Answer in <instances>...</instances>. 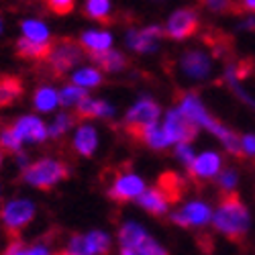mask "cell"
Listing matches in <instances>:
<instances>
[{
  "mask_svg": "<svg viewBox=\"0 0 255 255\" xmlns=\"http://www.w3.org/2000/svg\"><path fill=\"white\" fill-rule=\"evenodd\" d=\"M212 225L233 243H241L247 237L249 210L235 190H233V192H225V196L221 198L219 210L215 212V217H212Z\"/></svg>",
  "mask_w": 255,
  "mask_h": 255,
  "instance_id": "cell-1",
  "label": "cell"
},
{
  "mask_svg": "<svg viewBox=\"0 0 255 255\" xmlns=\"http://www.w3.org/2000/svg\"><path fill=\"white\" fill-rule=\"evenodd\" d=\"M84 57H86V51H84L80 41L70 37H59V39H53L49 55L45 57L43 63L55 78H61L68 72H72V68H76Z\"/></svg>",
  "mask_w": 255,
  "mask_h": 255,
  "instance_id": "cell-2",
  "label": "cell"
},
{
  "mask_svg": "<svg viewBox=\"0 0 255 255\" xmlns=\"http://www.w3.org/2000/svg\"><path fill=\"white\" fill-rule=\"evenodd\" d=\"M68 176H70L68 163H63L59 159H51V157L31 163L23 172L25 182L39 188V190H49L55 184H59L61 180H66Z\"/></svg>",
  "mask_w": 255,
  "mask_h": 255,
  "instance_id": "cell-3",
  "label": "cell"
},
{
  "mask_svg": "<svg viewBox=\"0 0 255 255\" xmlns=\"http://www.w3.org/2000/svg\"><path fill=\"white\" fill-rule=\"evenodd\" d=\"M33 219H35V206L31 200H10L6 206H2V212H0L4 233L10 239H18L20 231Z\"/></svg>",
  "mask_w": 255,
  "mask_h": 255,
  "instance_id": "cell-4",
  "label": "cell"
},
{
  "mask_svg": "<svg viewBox=\"0 0 255 255\" xmlns=\"http://www.w3.org/2000/svg\"><path fill=\"white\" fill-rule=\"evenodd\" d=\"M198 29H200L198 10L190 8V6H182L169 14V18L165 20L163 33H165V37L174 39V41H184V39L194 37L198 33Z\"/></svg>",
  "mask_w": 255,
  "mask_h": 255,
  "instance_id": "cell-5",
  "label": "cell"
},
{
  "mask_svg": "<svg viewBox=\"0 0 255 255\" xmlns=\"http://www.w3.org/2000/svg\"><path fill=\"white\" fill-rule=\"evenodd\" d=\"M178 100H180V109L192 119L198 127H204L206 131H210L212 135H217L219 139L227 133V127H223L215 117H210L208 115V111L204 109V104L200 102V98L196 96V94H192V92H182L180 96H178Z\"/></svg>",
  "mask_w": 255,
  "mask_h": 255,
  "instance_id": "cell-6",
  "label": "cell"
},
{
  "mask_svg": "<svg viewBox=\"0 0 255 255\" xmlns=\"http://www.w3.org/2000/svg\"><path fill=\"white\" fill-rule=\"evenodd\" d=\"M163 129L172 143H192L198 135L200 127L178 106V109H169L165 113Z\"/></svg>",
  "mask_w": 255,
  "mask_h": 255,
  "instance_id": "cell-7",
  "label": "cell"
},
{
  "mask_svg": "<svg viewBox=\"0 0 255 255\" xmlns=\"http://www.w3.org/2000/svg\"><path fill=\"white\" fill-rule=\"evenodd\" d=\"M111 239L100 231H92L88 235H72L66 247L68 255H109Z\"/></svg>",
  "mask_w": 255,
  "mask_h": 255,
  "instance_id": "cell-8",
  "label": "cell"
},
{
  "mask_svg": "<svg viewBox=\"0 0 255 255\" xmlns=\"http://www.w3.org/2000/svg\"><path fill=\"white\" fill-rule=\"evenodd\" d=\"M159 115H161L159 104L155 100L145 96V98L137 100L131 109L127 111V115H125V131L133 133L137 129H143V127H147V125H153V123H157Z\"/></svg>",
  "mask_w": 255,
  "mask_h": 255,
  "instance_id": "cell-9",
  "label": "cell"
},
{
  "mask_svg": "<svg viewBox=\"0 0 255 255\" xmlns=\"http://www.w3.org/2000/svg\"><path fill=\"white\" fill-rule=\"evenodd\" d=\"M145 192V184L135 174H117L109 184V196L115 202H129Z\"/></svg>",
  "mask_w": 255,
  "mask_h": 255,
  "instance_id": "cell-10",
  "label": "cell"
},
{
  "mask_svg": "<svg viewBox=\"0 0 255 255\" xmlns=\"http://www.w3.org/2000/svg\"><path fill=\"white\" fill-rule=\"evenodd\" d=\"M180 68L190 80H206L212 70V57L202 49H188L180 57Z\"/></svg>",
  "mask_w": 255,
  "mask_h": 255,
  "instance_id": "cell-11",
  "label": "cell"
},
{
  "mask_svg": "<svg viewBox=\"0 0 255 255\" xmlns=\"http://www.w3.org/2000/svg\"><path fill=\"white\" fill-rule=\"evenodd\" d=\"M161 37H165L163 27L147 25L143 29H131L127 33V45L137 53H151L153 49H157V43Z\"/></svg>",
  "mask_w": 255,
  "mask_h": 255,
  "instance_id": "cell-12",
  "label": "cell"
},
{
  "mask_svg": "<svg viewBox=\"0 0 255 255\" xmlns=\"http://www.w3.org/2000/svg\"><path fill=\"white\" fill-rule=\"evenodd\" d=\"M223 167V159L219 153H212V151H206L202 155H196L194 161L188 165V174H190V180H194L196 184L204 182V180H210L215 178Z\"/></svg>",
  "mask_w": 255,
  "mask_h": 255,
  "instance_id": "cell-13",
  "label": "cell"
},
{
  "mask_svg": "<svg viewBox=\"0 0 255 255\" xmlns=\"http://www.w3.org/2000/svg\"><path fill=\"white\" fill-rule=\"evenodd\" d=\"M212 219L210 206L204 202H190L180 212H174L172 221L180 227H204Z\"/></svg>",
  "mask_w": 255,
  "mask_h": 255,
  "instance_id": "cell-14",
  "label": "cell"
},
{
  "mask_svg": "<svg viewBox=\"0 0 255 255\" xmlns=\"http://www.w3.org/2000/svg\"><path fill=\"white\" fill-rule=\"evenodd\" d=\"M135 141H139V143H143L145 147H149V149H153V151H163V149H167L169 147V137H167V133H165V129L163 127H159L157 123H153V125H147V127H143V129H137V131H133V133H129Z\"/></svg>",
  "mask_w": 255,
  "mask_h": 255,
  "instance_id": "cell-15",
  "label": "cell"
},
{
  "mask_svg": "<svg viewBox=\"0 0 255 255\" xmlns=\"http://www.w3.org/2000/svg\"><path fill=\"white\" fill-rule=\"evenodd\" d=\"M14 131L23 141H31V143H41L45 141L49 135V129L45 127L43 121H39L37 117H20L14 121Z\"/></svg>",
  "mask_w": 255,
  "mask_h": 255,
  "instance_id": "cell-16",
  "label": "cell"
},
{
  "mask_svg": "<svg viewBox=\"0 0 255 255\" xmlns=\"http://www.w3.org/2000/svg\"><path fill=\"white\" fill-rule=\"evenodd\" d=\"M53 43V41H51ZM51 43H39V41H33L29 37H20L16 39L14 43V53L20 59H27V61H45V57L49 55Z\"/></svg>",
  "mask_w": 255,
  "mask_h": 255,
  "instance_id": "cell-17",
  "label": "cell"
},
{
  "mask_svg": "<svg viewBox=\"0 0 255 255\" xmlns=\"http://www.w3.org/2000/svg\"><path fill=\"white\" fill-rule=\"evenodd\" d=\"M80 43L86 51V55H92V53H100V51H106L113 47V35L109 31H98V29H90V31H84L80 35Z\"/></svg>",
  "mask_w": 255,
  "mask_h": 255,
  "instance_id": "cell-18",
  "label": "cell"
},
{
  "mask_svg": "<svg viewBox=\"0 0 255 255\" xmlns=\"http://www.w3.org/2000/svg\"><path fill=\"white\" fill-rule=\"evenodd\" d=\"M88 59H92L96 63V68H100L102 72H109V74H115V72H121L129 66V59L127 55H123L121 51L117 49H106V51H100V53H92L88 55Z\"/></svg>",
  "mask_w": 255,
  "mask_h": 255,
  "instance_id": "cell-19",
  "label": "cell"
},
{
  "mask_svg": "<svg viewBox=\"0 0 255 255\" xmlns=\"http://www.w3.org/2000/svg\"><path fill=\"white\" fill-rule=\"evenodd\" d=\"M115 113V109L104 102V100H94V98H86L82 100L78 106H76V117L78 121H92V119H104V117H111Z\"/></svg>",
  "mask_w": 255,
  "mask_h": 255,
  "instance_id": "cell-20",
  "label": "cell"
},
{
  "mask_svg": "<svg viewBox=\"0 0 255 255\" xmlns=\"http://www.w3.org/2000/svg\"><path fill=\"white\" fill-rule=\"evenodd\" d=\"M184 178L178 176L176 172H163L157 180V188L161 190V192L165 194V198L169 200V204H174V202H180L182 196H184Z\"/></svg>",
  "mask_w": 255,
  "mask_h": 255,
  "instance_id": "cell-21",
  "label": "cell"
},
{
  "mask_svg": "<svg viewBox=\"0 0 255 255\" xmlns=\"http://www.w3.org/2000/svg\"><path fill=\"white\" fill-rule=\"evenodd\" d=\"M139 204H141L143 210L149 212V215L161 217V215H165V210L169 206V200L165 198V194L161 192L159 188H151V190H145V192L139 196Z\"/></svg>",
  "mask_w": 255,
  "mask_h": 255,
  "instance_id": "cell-22",
  "label": "cell"
},
{
  "mask_svg": "<svg viewBox=\"0 0 255 255\" xmlns=\"http://www.w3.org/2000/svg\"><path fill=\"white\" fill-rule=\"evenodd\" d=\"M96 145H98V137H96V131H94V127L90 125H82L76 137H74V149L76 153L84 155V157H90L96 149Z\"/></svg>",
  "mask_w": 255,
  "mask_h": 255,
  "instance_id": "cell-23",
  "label": "cell"
},
{
  "mask_svg": "<svg viewBox=\"0 0 255 255\" xmlns=\"http://www.w3.org/2000/svg\"><path fill=\"white\" fill-rule=\"evenodd\" d=\"M149 237L147 233L135 225V223H125L121 229H119V243H121V249H133L137 253V247Z\"/></svg>",
  "mask_w": 255,
  "mask_h": 255,
  "instance_id": "cell-24",
  "label": "cell"
},
{
  "mask_svg": "<svg viewBox=\"0 0 255 255\" xmlns=\"http://www.w3.org/2000/svg\"><path fill=\"white\" fill-rule=\"evenodd\" d=\"M23 94V82L14 76H0V106L16 102Z\"/></svg>",
  "mask_w": 255,
  "mask_h": 255,
  "instance_id": "cell-25",
  "label": "cell"
},
{
  "mask_svg": "<svg viewBox=\"0 0 255 255\" xmlns=\"http://www.w3.org/2000/svg\"><path fill=\"white\" fill-rule=\"evenodd\" d=\"M84 14L100 25H106V23H111L113 2L111 0H86L84 2Z\"/></svg>",
  "mask_w": 255,
  "mask_h": 255,
  "instance_id": "cell-26",
  "label": "cell"
},
{
  "mask_svg": "<svg viewBox=\"0 0 255 255\" xmlns=\"http://www.w3.org/2000/svg\"><path fill=\"white\" fill-rule=\"evenodd\" d=\"M20 31H23L25 37L33 39V41H39V43H51V35H49V29L45 23H41L37 18H27L20 23Z\"/></svg>",
  "mask_w": 255,
  "mask_h": 255,
  "instance_id": "cell-27",
  "label": "cell"
},
{
  "mask_svg": "<svg viewBox=\"0 0 255 255\" xmlns=\"http://www.w3.org/2000/svg\"><path fill=\"white\" fill-rule=\"evenodd\" d=\"M33 104L41 113H51L53 109L59 106V92H55L49 86H41V88H37V92L33 96Z\"/></svg>",
  "mask_w": 255,
  "mask_h": 255,
  "instance_id": "cell-28",
  "label": "cell"
},
{
  "mask_svg": "<svg viewBox=\"0 0 255 255\" xmlns=\"http://www.w3.org/2000/svg\"><path fill=\"white\" fill-rule=\"evenodd\" d=\"M88 98V92L86 88L78 86V84H70V86H66L61 92H59V104L63 106V109H76V106Z\"/></svg>",
  "mask_w": 255,
  "mask_h": 255,
  "instance_id": "cell-29",
  "label": "cell"
},
{
  "mask_svg": "<svg viewBox=\"0 0 255 255\" xmlns=\"http://www.w3.org/2000/svg\"><path fill=\"white\" fill-rule=\"evenodd\" d=\"M102 80H104V76H102L100 68H84V70H78L72 76V82L78 84V86H82V88H86V90L100 86Z\"/></svg>",
  "mask_w": 255,
  "mask_h": 255,
  "instance_id": "cell-30",
  "label": "cell"
},
{
  "mask_svg": "<svg viewBox=\"0 0 255 255\" xmlns=\"http://www.w3.org/2000/svg\"><path fill=\"white\" fill-rule=\"evenodd\" d=\"M20 145H23V139H20L14 131V127H6V129L0 131V149L2 151H10V153H18Z\"/></svg>",
  "mask_w": 255,
  "mask_h": 255,
  "instance_id": "cell-31",
  "label": "cell"
},
{
  "mask_svg": "<svg viewBox=\"0 0 255 255\" xmlns=\"http://www.w3.org/2000/svg\"><path fill=\"white\" fill-rule=\"evenodd\" d=\"M78 121V117L76 115H68V113H61L57 119H55V123L49 127V135L51 137H55V139H59V137H63L70 129H72V125Z\"/></svg>",
  "mask_w": 255,
  "mask_h": 255,
  "instance_id": "cell-32",
  "label": "cell"
},
{
  "mask_svg": "<svg viewBox=\"0 0 255 255\" xmlns=\"http://www.w3.org/2000/svg\"><path fill=\"white\" fill-rule=\"evenodd\" d=\"M45 8L55 16H66L76 8V0H43Z\"/></svg>",
  "mask_w": 255,
  "mask_h": 255,
  "instance_id": "cell-33",
  "label": "cell"
},
{
  "mask_svg": "<svg viewBox=\"0 0 255 255\" xmlns=\"http://www.w3.org/2000/svg\"><path fill=\"white\" fill-rule=\"evenodd\" d=\"M137 255H167V251H165L157 241H153L151 237H147V239L137 247Z\"/></svg>",
  "mask_w": 255,
  "mask_h": 255,
  "instance_id": "cell-34",
  "label": "cell"
},
{
  "mask_svg": "<svg viewBox=\"0 0 255 255\" xmlns=\"http://www.w3.org/2000/svg\"><path fill=\"white\" fill-rule=\"evenodd\" d=\"M219 186L225 190V192H233L237 186V174L233 172V169H227V172H223L219 176Z\"/></svg>",
  "mask_w": 255,
  "mask_h": 255,
  "instance_id": "cell-35",
  "label": "cell"
},
{
  "mask_svg": "<svg viewBox=\"0 0 255 255\" xmlns=\"http://www.w3.org/2000/svg\"><path fill=\"white\" fill-rule=\"evenodd\" d=\"M231 12H245V14H255V0H231Z\"/></svg>",
  "mask_w": 255,
  "mask_h": 255,
  "instance_id": "cell-36",
  "label": "cell"
},
{
  "mask_svg": "<svg viewBox=\"0 0 255 255\" xmlns=\"http://www.w3.org/2000/svg\"><path fill=\"white\" fill-rule=\"evenodd\" d=\"M176 153H178V157L186 163V165H190L194 161V153H192V149H190V143H178V149H176Z\"/></svg>",
  "mask_w": 255,
  "mask_h": 255,
  "instance_id": "cell-37",
  "label": "cell"
},
{
  "mask_svg": "<svg viewBox=\"0 0 255 255\" xmlns=\"http://www.w3.org/2000/svg\"><path fill=\"white\" fill-rule=\"evenodd\" d=\"M255 159V135H243V159Z\"/></svg>",
  "mask_w": 255,
  "mask_h": 255,
  "instance_id": "cell-38",
  "label": "cell"
},
{
  "mask_svg": "<svg viewBox=\"0 0 255 255\" xmlns=\"http://www.w3.org/2000/svg\"><path fill=\"white\" fill-rule=\"evenodd\" d=\"M27 253H29V247H25L23 241H18V239H12L4 251V255H27Z\"/></svg>",
  "mask_w": 255,
  "mask_h": 255,
  "instance_id": "cell-39",
  "label": "cell"
},
{
  "mask_svg": "<svg viewBox=\"0 0 255 255\" xmlns=\"http://www.w3.org/2000/svg\"><path fill=\"white\" fill-rule=\"evenodd\" d=\"M27 255H51V253H49L45 247H31Z\"/></svg>",
  "mask_w": 255,
  "mask_h": 255,
  "instance_id": "cell-40",
  "label": "cell"
},
{
  "mask_svg": "<svg viewBox=\"0 0 255 255\" xmlns=\"http://www.w3.org/2000/svg\"><path fill=\"white\" fill-rule=\"evenodd\" d=\"M0 33H2V16H0Z\"/></svg>",
  "mask_w": 255,
  "mask_h": 255,
  "instance_id": "cell-41",
  "label": "cell"
},
{
  "mask_svg": "<svg viewBox=\"0 0 255 255\" xmlns=\"http://www.w3.org/2000/svg\"><path fill=\"white\" fill-rule=\"evenodd\" d=\"M0 163H2V153H0Z\"/></svg>",
  "mask_w": 255,
  "mask_h": 255,
  "instance_id": "cell-42",
  "label": "cell"
},
{
  "mask_svg": "<svg viewBox=\"0 0 255 255\" xmlns=\"http://www.w3.org/2000/svg\"><path fill=\"white\" fill-rule=\"evenodd\" d=\"M202 2H208V0H202Z\"/></svg>",
  "mask_w": 255,
  "mask_h": 255,
  "instance_id": "cell-43",
  "label": "cell"
}]
</instances>
